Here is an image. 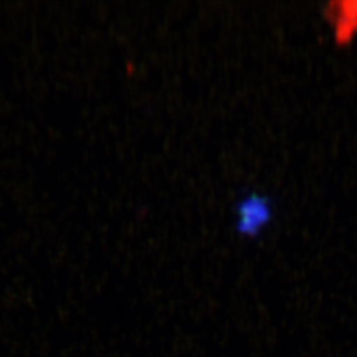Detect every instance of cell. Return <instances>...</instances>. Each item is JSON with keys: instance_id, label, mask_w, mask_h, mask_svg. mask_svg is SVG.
I'll use <instances>...</instances> for the list:
<instances>
[{"instance_id": "1", "label": "cell", "mask_w": 357, "mask_h": 357, "mask_svg": "<svg viewBox=\"0 0 357 357\" xmlns=\"http://www.w3.org/2000/svg\"><path fill=\"white\" fill-rule=\"evenodd\" d=\"M236 229L245 237H257L274 216L273 200L259 192L243 195L236 204Z\"/></svg>"}]
</instances>
